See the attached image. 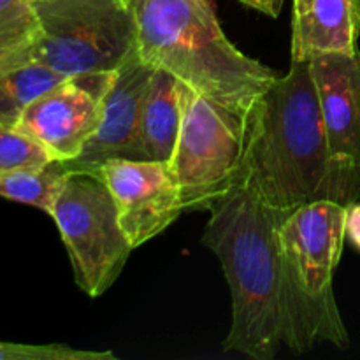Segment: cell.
I'll list each match as a JSON object with an SVG mask.
<instances>
[{"label": "cell", "mask_w": 360, "mask_h": 360, "mask_svg": "<svg viewBox=\"0 0 360 360\" xmlns=\"http://www.w3.org/2000/svg\"><path fill=\"white\" fill-rule=\"evenodd\" d=\"M239 2L252 7V9L259 11V13L266 14V16L278 18L280 16L281 9H283L285 0H239Z\"/></svg>", "instance_id": "ffe728a7"}, {"label": "cell", "mask_w": 360, "mask_h": 360, "mask_svg": "<svg viewBox=\"0 0 360 360\" xmlns=\"http://www.w3.org/2000/svg\"><path fill=\"white\" fill-rule=\"evenodd\" d=\"M202 245L218 257L232 297L225 352L273 360L285 334V278L278 229L287 213L239 183L207 210Z\"/></svg>", "instance_id": "7a4b0ae2"}, {"label": "cell", "mask_w": 360, "mask_h": 360, "mask_svg": "<svg viewBox=\"0 0 360 360\" xmlns=\"http://www.w3.org/2000/svg\"><path fill=\"white\" fill-rule=\"evenodd\" d=\"M53 158L32 137L16 127L0 125V174L18 169L42 167Z\"/></svg>", "instance_id": "e0dca14e"}, {"label": "cell", "mask_w": 360, "mask_h": 360, "mask_svg": "<svg viewBox=\"0 0 360 360\" xmlns=\"http://www.w3.org/2000/svg\"><path fill=\"white\" fill-rule=\"evenodd\" d=\"M39 21L32 0H0V77L34 62Z\"/></svg>", "instance_id": "5bb4252c"}, {"label": "cell", "mask_w": 360, "mask_h": 360, "mask_svg": "<svg viewBox=\"0 0 360 360\" xmlns=\"http://www.w3.org/2000/svg\"><path fill=\"white\" fill-rule=\"evenodd\" d=\"M98 176L118 207L120 224L134 250L157 238L185 213L181 190L169 164L136 158H109Z\"/></svg>", "instance_id": "9c48e42d"}, {"label": "cell", "mask_w": 360, "mask_h": 360, "mask_svg": "<svg viewBox=\"0 0 360 360\" xmlns=\"http://www.w3.org/2000/svg\"><path fill=\"white\" fill-rule=\"evenodd\" d=\"M248 118L185 84L181 129L169 167L185 211H207L241 179Z\"/></svg>", "instance_id": "8992f818"}, {"label": "cell", "mask_w": 360, "mask_h": 360, "mask_svg": "<svg viewBox=\"0 0 360 360\" xmlns=\"http://www.w3.org/2000/svg\"><path fill=\"white\" fill-rule=\"evenodd\" d=\"M129 2H132V0H129Z\"/></svg>", "instance_id": "44dd1931"}, {"label": "cell", "mask_w": 360, "mask_h": 360, "mask_svg": "<svg viewBox=\"0 0 360 360\" xmlns=\"http://www.w3.org/2000/svg\"><path fill=\"white\" fill-rule=\"evenodd\" d=\"M333 153L360 165V51L309 60Z\"/></svg>", "instance_id": "8fae6325"}, {"label": "cell", "mask_w": 360, "mask_h": 360, "mask_svg": "<svg viewBox=\"0 0 360 360\" xmlns=\"http://www.w3.org/2000/svg\"><path fill=\"white\" fill-rule=\"evenodd\" d=\"M49 217L58 227L79 290L101 297L118 280L134 250L105 183L91 172L69 171Z\"/></svg>", "instance_id": "52a82bcc"}, {"label": "cell", "mask_w": 360, "mask_h": 360, "mask_svg": "<svg viewBox=\"0 0 360 360\" xmlns=\"http://www.w3.org/2000/svg\"><path fill=\"white\" fill-rule=\"evenodd\" d=\"M137 51L192 90L248 118L280 77L227 39L211 0H132Z\"/></svg>", "instance_id": "3957f363"}, {"label": "cell", "mask_w": 360, "mask_h": 360, "mask_svg": "<svg viewBox=\"0 0 360 360\" xmlns=\"http://www.w3.org/2000/svg\"><path fill=\"white\" fill-rule=\"evenodd\" d=\"M0 360H116L112 352L76 350L67 345H20L0 341Z\"/></svg>", "instance_id": "ac0fdd59"}, {"label": "cell", "mask_w": 360, "mask_h": 360, "mask_svg": "<svg viewBox=\"0 0 360 360\" xmlns=\"http://www.w3.org/2000/svg\"><path fill=\"white\" fill-rule=\"evenodd\" d=\"M63 162L51 160L42 167L18 169L0 174V197L51 213L53 202L67 176Z\"/></svg>", "instance_id": "2e32d148"}, {"label": "cell", "mask_w": 360, "mask_h": 360, "mask_svg": "<svg viewBox=\"0 0 360 360\" xmlns=\"http://www.w3.org/2000/svg\"><path fill=\"white\" fill-rule=\"evenodd\" d=\"M39 21L34 62L62 76L116 70L137 51L129 0H32Z\"/></svg>", "instance_id": "5b68a950"}, {"label": "cell", "mask_w": 360, "mask_h": 360, "mask_svg": "<svg viewBox=\"0 0 360 360\" xmlns=\"http://www.w3.org/2000/svg\"><path fill=\"white\" fill-rule=\"evenodd\" d=\"M345 234H347L348 241L360 252V200H355L347 206Z\"/></svg>", "instance_id": "d6986e66"}, {"label": "cell", "mask_w": 360, "mask_h": 360, "mask_svg": "<svg viewBox=\"0 0 360 360\" xmlns=\"http://www.w3.org/2000/svg\"><path fill=\"white\" fill-rule=\"evenodd\" d=\"M155 67L132 53L116 69L115 79L105 95L104 111L98 129L88 141L79 157L63 162L67 171L95 172L109 158L148 160L141 144L139 127L143 102Z\"/></svg>", "instance_id": "30bf717a"}, {"label": "cell", "mask_w": 360, "mask_h": 360, "mask_svg": "<svg viewBox=\"0 0 360 360\" xmlns=\"http://www.w3.org/2000/svg\"><path fill=\"white\" fill-rule=\"evenodd\" d=\"M239 183L283 213L315 200H360V165L330 150L309 60L292 62L250 112Z\"/></svg>", "instance_id": "6da1fadb"}, {"label": "cell", "mask_w": 360, "mask_h": 360, "mask_svg": "<svg viewBox=\"0 0 360 360\" xmlns=\"http://www.w3.org/2000/svg\"><path fill=\"white\" fill-rule=\"evenodd\" d=\"M63 79L67 77L39 62L18 67L0 77V125L16 127L25 109Z\"/></svg>", "instance_id": "9a60e30c"}, {"label": "cell", "mask_w": 360, "mask_h": 360, "mask_svg": "<svg viewBox=\"0 0 360 360\" xmlns=\"http://www.w3.org/2000/svg\"><path fill=\"white\" fill-rule=\"evenodd\" d=\"M115 72L67 77L25 109L16 129L41 144L53 160H74L98 129Z\"/></svg>", "instance_id": "ba28073f"}, {"label": "cell", "mask_w": 360, "mask_h": 360, "mask_svg": "<svg viewBox=\"0 0 360 360\" xmlns=\"http://www.w3.org/2000/svg\"><path fill=\"white\" fill-rule=\"evenodd\" d=\"M185 108V83L155 69L141 111L139 136L148 160L169 164L174 153Z\"/></svg>", "instance_id": "4fadbf2b"}, {"label": "cell", "mask_w": 360, "mask_h": 360, "mask_svg": "<svg viewBox=\"0 0 360 360\" xmlns=\"http://www.w3.org/2000/svg\"><path fill=\"white\" fill-rule=\"evenodd\" d=\"M360 0H294L292 62L357 51Z\"/></svg>", "instance_id": "7c38bea8"}, {"label": "cell", "mask_w": 360, "mask_h": 360, "mask_svg": "<svg viewBox=\"0 0 360 360\" xmlns=\"http://www.w3.org/2000/svg\"><path fill=\"white\" fill-rule=\"evenodd\" d=\"M347 206L315 200L288 211L278 229L285 278L283 343L294 354L316 341L338 348L350 343L334 297V273L341 260Z\"/></svg>", "instance_id": "277c9868"}]
</instances>
